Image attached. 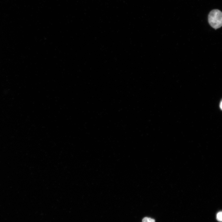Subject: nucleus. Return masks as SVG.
Wrapping results in <instances>:
<instances>
[{
  "label": "nucleus",
  "instance_id": "2",
  "mask_svg": "<svg viewBox=\"0 0 222 222\" xmlns=\"http://www.w3.org/2000/svg\"><path fill=\"white\" fill-rule=\"evenodd\" d=\"M216 218L218 221L222 222V211H220L217 213Z\"/></svg>",
  "mask_w": 222,
  "mask_h": 222
},
{
  "label": "nucleus",
  "instance_id": "3",
  "mask_svg": "<svg viewBox=\"0 0 222 222\" xmlns=\"http://www.w3.org/2000/svg\"><path fill=\"white\" fill-rule=\"evenodd\" d=\"M142 222H155V220L154 219L152 218L145 217L142 219Z\"/></svg>",
  "mask_w": 222,
  "mask_h": 222
},
{
  "label": "nucleus",
  "instance_id": "4",
  "mask_svg": "<svg viewBox=\"0 0 222 222\" xmlns=\"http://www.w3.org/2000/svg\"><path fill=\"white\" fill-rule=\"evenodd\" d=\"M220 109L222 110V100L220 103Z\"/></svg>",
  "mask_w": 222,
  "mask_h": 222
},
{
  "label": "nucleus",
  "instance_id": "1",
  "mask_svg": "<svg viewBox=\"0 0 222 222\" xmlns=\"http://www.w3.org/2000/svg\"><path fill=\"white\" fill-rule=\"evenodd\" d=\"M208 22L215 29L220 28L222 27V12L217 9L212 11L208 16Z\"/></svg>",
  "mask_w": 222,
  "mask_h": 222
}]
</instances>
